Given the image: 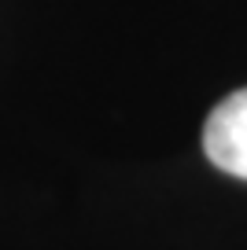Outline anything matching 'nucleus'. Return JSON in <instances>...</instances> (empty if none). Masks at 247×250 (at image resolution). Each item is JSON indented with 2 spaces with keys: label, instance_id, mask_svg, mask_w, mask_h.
I'll return each mask as SVG.
<instances>
[{
  "label": "nucleus",
  "instance_id": "obj_1",
  "mask_svg": "<svg viewBox=\"0 0 247 250\" xmlns=\"http://www.w3.org/2000/svg\"><path fill=\"white\" fill-rule=\"evenodd\" d=\"M203 151L222 173L247 180V88L225 96L207 114Z\"/></svg>",
  "mask_w": 247,
  "mask_h": 250
}]
</instances>
